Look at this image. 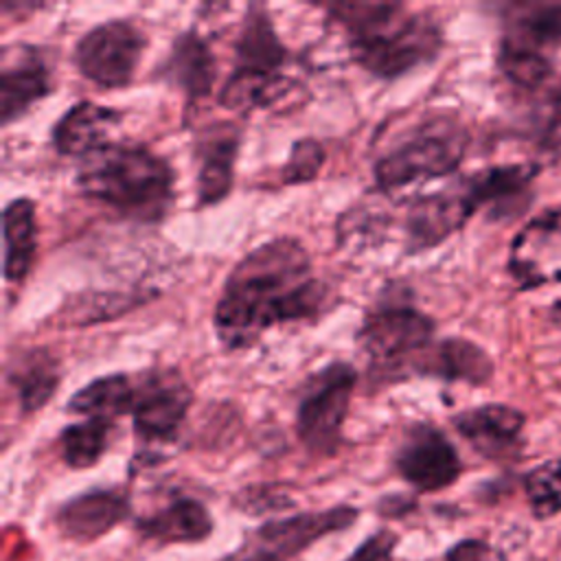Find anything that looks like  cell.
Listing matches in <instances>:
<instances>
[{
	"instance_id": "5b68a950",
	"label": "cell",
	"mask_w": 561,
	"mask_h": 561,
	"mask_svg": "<svg viewBox=\"0 0 561 561\" xmlns=\"http://www.w3.org/2000/svg\"><path fill=\"white\" fill-rule=\"evenodd\" d=\"M355 386L357 370L348 362H331L307 381L296 410V432L307 451L316 456L337 451Z\"/></svg>"
},
{
	"instance_id": "44dd1931",
	"label": "cell",
	"mask_w": 561,
	"mask_h": 561,
	"mask_svg": "<svg viewBox=\"0 0 561 561\" xmlns=\"http://www.w3.org/2000/svg\"><path fill=\"white\" fill-rule=\"evenodd\" d=\"M140 533L160 543L202 541L213 530V519L206 506L191 497H178L149 517L140 519Z\"/></svg>"
},
{
	"instance_id": "52a82bcc",
	"label": "cell",
	"mask_w": 561,
	"mask_h": 561,
	"mask_svg": "<svg viewBox=\"0 0 561 561\" xmlns=\"http://www.w3.org/2000/svg\"><path fill=\"white\" fill-rule=\"evenodd\" d=\"M147 46L145 33L129 20H107L85 31L72 50L81 77L105 90L127 88Z\"/></svg>"
},
{
	"instance_id": "6da1fadb",
	"label": "cell",
	"mask_w": 561,
	"mask_h": 561,
	"mask_svg": "<svg viewBox=\"0 0 561 561\" xmlns=\"http://www.w3.org/2000/svg\"><path fill=\"white\" fill-rule=\"evenodd\" d=\"M327 300L329 287L313 276L305 245L291 237H276L230 270L213 327L228 351L248 348L276 324L313 320Z\"/></svg>"
},
{
	"instance_id": "f1b7e54d",
	"label": "cell",
	"mask_w": 561,
	"mask_h": 561,
	"mask_svg": "<svg viewBox=\"0 0 561 561\" xmlns=\"http://www.w3.org/2000/svg\"><path fill=\"white\" fill-rule=\"evenodd\" d=\"M524 486L528 504L539 519L561 513V460H548L533 469Z\"/></svg>"
},
{
	"instance_id": "3957f363",
	"label": "cell",
	"mask_w": 561,
	"mask_h": 561,
	"mask_svg": "<svg viewBox=\"0 0 561 561\" xmlns=\"http://www.w3.org/2000/svg\"><path fill=\"white\" fill-rule=\"evenodd\" d=\"M171 164L145 145L107 142L81 158L75 184L81 195L125 219L156 224L169 213L175 191Z\"/></svg>"
},
{
	"instance_id": "484cf974",
	"label": "cell",
	"mask_w": 561,
	"mask_h": 561,
	"mask_svg": "<svg viewBox=\"0 0 561 561\" xmlns=\"http://www.w3.org/2000/svg\"><path fill=\"white\" fill-rule=\"evenodd\" d=\"M294 88H296V81L285 75H259V72L232 70V75L226 79L217 99L226 110L252 112L256 107H267L280 101Z\"/></svg>"
},
{
	"instance_id": "603a6c76",
	"label": "cell",
	"mask_w": 561,
	"mask_h": 561,
	"mask_svg": "<svg viewBox=\"0 0 561 561\" xmlns=\"http://www.w3.org/2000/svg\"><path fill=\"white\" fill-rule=\"evenodd\" d=\"M156 291H83L72 296L55 313L59 327H90L96 322L121 318L136 307L153 300Z\"/></svg>"
},
{
	"instance_id": "cb8c5ba5",
	"label": "cell",
	"mask_w": 561,
	"mask_h": 561,
	"mask_svg": "<svg viewBox=\"0 0 561 561\" xmlns=\"http://www.w3.org/2000/svg\"><path fill=\"white\" fill-rule=\"evenodd\" d=\"M136 397V383L125 373H112L92 379L79 388L66 403V412L81 416L116 419L121 414H131Z\"/></svg>"
},
{
	"instance_id": "4fadbf2b",
	"label": "cell",
	"mask_w": 561,
	"mask_h": 561,
	"mask_svg": "<svg viewBox=\"0 0 561 561\" xmlns=\"http://www.w3.org/2000/svg\"><path fill=\"white\" fill-rule=\"evenodd\" d=\"M239 138L241 134L237 127L219 125L197 140L195 156L199 169L195 178V193L199 206L219 204L232 191Z\"/></svg>"
},
{
	"instance_id": "d6a6232c",
	"label": "cell",
	"mask_w": 561,
	"mask_h": 561,
	"mask_svg": "<svg viewBox=\"0 0 561 561\" xmlns=\"http://www.w3.org/2000/svg\"><path fill=\"white\" fill-rule=\"evenodd\" d=\"M447 561H506L500 550L480 539H465L449 548Z\"/></svg>"
},
{
	"instance_id": "1f68e13d",
	"label": "cell",
	"mask_w": 561,
	"mask_h": 561,
	"mask_svg": "<svg viewBox=\"0 0 561 561\" xmlns=\"http://www.w3.org/2000/svg\"><path fill=\"white\" fill-rule=\"evenodd\" d=\"M397 537L388 530L375 533L346 561H392Z\"/></svg>"
},
{
	"instance_id": "f546056e",
	"label": "cell",
	"mask_w": 561,
	"mask_h": 561,
	"mask_svg": "<svg viewBox=\"0 0 561 561\" xmlns=\"http://www.w3.org/2000/svg\"><path fill=\"white\" fill-rule=\"evenodd\" d=\"M324 160V147L316 138H300L291 145L289 158L280 167V182L287 186L307 184L318 178Z\"/></svg>"
},
{
	"instance_id": "e0dca14e",
	"label": "cell",
	"mask_w": 561,
	"mask_h": 561,
	"mask_svg": "<svg viewBox=\"0 0 561 561\" xmlns=\"http://www.w3.org/2000/svg\"><path fill=\"white\" fill-rule=\"evenodd\" d=\"M129 513L121 491L99 489L72 497L57 511L59 530L77 541H92L112 530Z\"/></svg>"
},
{
	"instance_id": "7c38bea8",
	"label": "cell",
	"mask_w": 561,
	"mask_h": 561,
	"mask_svg": "<svg viewBox=\"0 0 561 561\" xmlns=\"http://www.w3.org/2000/svg\"><path fill=\"white\" fill-rule=\"evenodd\" d=\"M454 427L467 443L486 458H504L517 449L524 414L504 403H486L458 412Z\"/></svg>"
},
{
	"instance_id": "ba28073f",
	"label": "cell",
	"mask_w": 561,
	"mask_h": 561,
	"mask_svg": "<svg viewBox=\"0 0 561 561\" xmlns=\"http://www.w3.org/2000/svg\"><path fill=\"white\" fill-rule=\"evenodd\" d=\"M193 403V392L175 368H153L138 377L131 408L134 432L145 443H171Z\"/></svg>"
},
{
	"instance_id": "ac0fdd59",
	"label": "cell",
	"mask_w": 561,
	"mask_h": 561,
	"mask_svg": "<svg viewBox=\"0 0 561 561\" xmlns=\"http://www.w3.org/2000/svg\"><path fill=\"white\" fill-rule=\"evenodd\" d=\"M289 59V50L274 31L265 7L250 4L234 42V70L259 75H283L280 68Z\"/></svg>"
},
{
	"instance_id": "9c48e42d",
	"label": "cell",
	"mask_w": 561,
	"mask_h": 561,
	"mask_svg": "<svg viewBox=\"0 0 561 561\" xmlns=\"http://www.w3.org/2000/svg\"><path fill=\"white\" fill-rule=\"evenodd\" d=\"M399 476L423 493L454 484L462 471L460 456L449 438L430 423H416L394 454Z\"/></svg>"
},
{
	"instance_id": "9a60e30c",
	"label": "cell",
	"mask_w": 561,
	"mask_h": 561,
	"mask_svg": "<svg viewBox=\"0 0 561 561\" xmlns=\"http://www.w3.org/2000/svg\"><path fill=\"white\" fill-rule=\"evenodd\" d=\"M412 368L419 375L445 381H467L471 386H482L493 375V362L486 351L465 337H445L430 344L412 359Z\"/></svg>"
},
{
	"instance_id": "5bb4252c",
	"label": "cell",
	"mask_w": 561,
	"mask_h": 561,
	"mask_svg": "<svg viewBox=\"0 0 561 561\" xmlns=\"http://www.w3.org/2000/svg\"><path fill=\"white\" fill-rule=\"evenodd\" d=\"M357 517V511L351 506H337L322 513H302L289 519L270 522L259 528L254 543L263 550H270L276 557H289L313 543L327 533L342 530L351 526Z\"/></svg>"
},
{
	"instance_id": "30bf717a",
	"label": "cell",
	"mask_w": 561,
	"mask_h": 561,
	"mask_svg": "<svg viewBox=\"0 0 561 561\" xmlns=\"http://www.w3.org/2000/svg\"><path fill=\"white\" fill-rule=\"evenodd\" d=\"M476 213L462 184L416 197L405 215V250L410 254L436 248Z\"/></svg>"
},
{
	"instance_id": "277c9868",
	"label": "cell",
	"mask_w": 561,
	"mask_h": 561,
	"mask_svg": "<svg viewBox=\"0 0 561 561\" xmlns=\"http://www.w3.org/2000/svg\"><path fill=\"white\" fill-rule=\"evenodd\" d=\"M465 149L467 131L456 121H427L375 162V182L383 193H394L414 182L449 175L462 162Z\"/></svg>"
},
{
	"instance_id": "7a4b0ae2",
	"label": "cell",
	"mask_w": 561,
	"mask_h": 561,
	"mask_svg": "<svg viewBox=\"0 0 561 561\" xmlns=\"http://www.w3.org/2000/svg\"><path fill=\"white\" fill-rule=\"evenodd\" d=\"M327 13L342 24L353 59L379 79H397L432 61L443 44L440 26L401 2H335Z\"/></svg>"
},
{
	"instance_id": "4dcf8cb0",
	"label": "cell",
	"mask_w": 561,
	"mask_h": 561,
	"mask_svg": "<svg viewBox=\"0 0 561 561\" xmlns=\"http://www.w3.org/2000/svg\"><path fill=\"white\" fill-rule=\"evenodd\" d=\"M535 110L537 138L548 149H561V81H550Z\"/></svg>"
},
{
	"instance_id": "8992f818",
	"label": "cell",
	"mask_w": 561,
	"mask_h": 561,
	"mask_svg": "<svg viewBox=\"0 0 561 561\" xmlns=\"http://www.w3.org/2000/svg\"><path fill=\"white\" fill-rule=\"evenodd\" d=\"M434 320L416 309L410 298L386 296L370 311L357 331V344L373 368L394 370L432 344Z\"/></svg>"
},
{
	"instance_id": "ffe728a7",
	"label": "cell",
	"mask_w": 561,
	"mask_h": 561,
	"mask_svg": "<svg viewBox=\"0 0 561 561\" xmlns=\"http://www.w3.org/2000/svg\"><path fill=\"white\" fill-rule=\"evenodd\" d=\"M59 379V359L42 346L18 353L7 368V381L24 414L42 410L57 392Z\"/></svg>"
},
{
	"instance_id": "8fae6325",
	"label": "cell",
	"mask_w": 561,
	"mask_h": 561,
	"mask_svg": "<svg viewBox=\"0 0 561 561\" xmlns=\"http://www.w3.org/2000/svg\"><path fill=\"white\" fill-rule=\"evenodd\" d=\"M53 92L50 68L33 46L2 48L0 66V123L11 125L37 101Z\"/></svg>"
},
{
	"instance_id": "836d02e7",
	"label": "cell",
	"mask_w": 561,
	"mask_h": 561,
	"mask_svg": "<svg viewBox=\"0 0 561 561\" xmlns=\"http://www.w3.org/2000/svg\"><path fill=\"white\" fill-rule=\"evenodd\" d=\"M224 561H283V559L276 557V554H272L270 550H263V548H259V546H252V548H248V550H239V552L226 557Z\"/></svg>"
},
{
	"instance_id": "d4e9b609",
	"label": "cell",
	"mask_w": 561,
	"mask_h": 561,
	"mask_svg": "<svg viewBox=\"0 0 561 561\" xmlns=\"http://www.w3.org/2000/svg\"><path fill=\"white\" fill-rule=\"evenodd\" d=\"M537 167L533 164H497L482 171H476L467 180H462V188L469 195L473 208L493 206L502 208L508 199H515L526 191L530 180L535 178Z\"/></svg>"
},
{
	"instance_id": "7402d4cb",
	"label": "cell",
	"mask_w": 561,
	"mask_h": 561,
	"mask_svg": "<svg viewBox=\"0 0 561 561\" xmlns=\"http://www.w3.org/2000/svg\"><path fill=\"white\" fill-rule=\"evenodd\" d=\"M4 278L22 283L33 267L37 250L35 204L28 197H15L4 206Z\"/></svg>"
},
{
	"instance_id": "4316f807",
	"label": "cell",
	"mask_w": 561,
	"mask_h": 561,
	"mask_svg": "<svg viewBox=\"0 0 561 561\" xmlns=\"http://www.w3.org/2000/svg\"><path fill=\"white\" fill-rule=\"evenodd\" d=\"M114 434V421L101 416H85L79 423H70L59 434V451L68 467L85 469L101 460L110 447Z\"/></svg>"
},
{
	"instance_id": "2e32d148",
	"label": "cell",
	"mask_w": 561,
	"mask_h": 561,
	"mask_svg": "<svg viewBox=\"0 0 561 561\" xmlns=\"http://www.w3.org/2000/svg\"><path fill=\"white\" fill-rule=\"evenodd\" d=\"M121 121V112L96 105L92 101H79L66 110L53 127V147L61 156L85 158L99 147L107 145V131Z\"/></svg>"
},
{
	"instance_id": "d6986e66",
	"label": "cell",
	"mask_w": 561,
	"mask_h": 561,
	"mask_svg": "<svg viewBox=\"0 0 561 561\" xmlns=\"http://www.w3.org/2000/svg\"><path fill=\"white\" fill-rule=\"evenodd\" d=\"M164 72L186 94L188 103L206 99L217 79V64L208 42L195 28L180 33L171 46Z\"/></svg>"
},
{
	"instance_id": "83f0119b",
	"label": "cell",
	"mask_w": 561,
	"mask_h": 561,
	"mask_svg": "<svg viewBox=\"0 0 561 561\" xmlns=\"http://www.w3.org/2000/svg\"><path fill=\"white\" fill-rule=\"evenodd\" d=\"M504 42L539 50V46L561 44V4H537L515 20V28Z\"/></svg>"
}]
</instances>
